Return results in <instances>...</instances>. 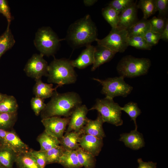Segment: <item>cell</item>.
Returning <instances> with one entry per match:
<instances>
[{
    "instance_id": "cell-1",
    "label": "cell",
    "mask_w": 168,
    "mask_h": 168,
    "mask_svg": "<svg viewBox=\"0 0 168 168\" xmlns=\"http://www.w3.org/2000/svg\"><path fill=\"white\" fill-rule=\"evenodd\" d=\"M51 97L41 112L42 119L55 116L70 117L82 103L79 94L74 91L60 93L56 91Z\"/></svg>"
},
{
    "instance_id": "cell-2",
    "label": "cell",
    "mask_w": 168,
    "mask_h": 168,
    "mask_svg": "<svg viewBox=\"0 0 168 168\" xmlns=\"http://www.w3.org/2000/svg\"><path fill=\"white\" fill-rule=\"evenodd\" d=\"M96 26L89 14L69 26L65 39L73 47L87 46L97 39Z\"/></svg>"
},
{
    "instance_id": "cell-3",
    "label": "cell",
    "mask_w": 168,
    "mask_h": 168,
    "mask_svg": "<svg viewBox=\"0 0 168 168\" xmlns=\"http://www.w3.org/2000/svg\"><path fill=\"white\" fill-rule=\"evenodd\" d=\"M48 82L61 86L74 83L77 75L70 60L66 58H54L48 67Z\"/></svg>"
},
{
    "instance_id": "cell-4",
    "label": "cell",
    "mask_w": 168,
    "mask_h": 168,
    "mask_svg": "<svg viewBox=\"0 0 168 168\" xmlns=\"http://www.w3.org/2000/svg\"><path fill=\"white\" fill-rule=\"evenodd\" d=\"M151 65L149 58H137L128 55L121 59L117 65L116 69L120 76L133 78L147 74Z\"/></svg>"
},
{
    "instance_id": "cell-5",
    "label": "cell",
    "mask_w": 168,
    "mask_h": 168,
    "mask_svg": "<svg viewBox=\"0 0 168 168\" xmlns=\"http://www.w3.org/2000/svg\"><path fill=\"white\" fill-rule=\"evenodd\" d=\"M121 107L113 99L105 97L96 99L95 104L89 111L96 110L100 115L104 123L118 126L123 124Z\"/></svg>"
},
{
    "instance_id": "cell-6",
    "label": "cell",
    "mask_w": 168,
    "mask_h": 168,
    "mask_svg": "<svg viewBox=\"0 0 168 168\" xmlns=\"http://www.w3.org/2000/svg\"><path fill=\"white\" fill-rule=\"evenodd\" d=\"M63 40L59 39L50 27H44L40 28L36 32L34 42L40 54L49 56L55 53L60 42Z\"/></svg>"
},
{
    "instance_id": "cell-7",
    "label": "cell",
    "mask_w": 168,
    "mask_h": 168,
    "mask_svg": "<svg viewBox=\"0 0 168 168\" xmlns=\"http://www.w3.org/2000/svg\"><path fill=\"white\" fill-rule=\"evenodd\" d=\"M122 76L110 77L105 80L93 78L102 86L101 92L105 97L113 99L116 96L127 97L132 92L133 87L126 83Z\"/></svg>"
},
{
    "instance_id": "cell-8",
    "label": "cell",
    "mask_w": 168,
    "mask_h": 168,
    "mask_svg": "<svg viewBox=\"0 0 168 168\" xmlns=\"http://www.w3.org/2000/svg\"><path fill=\"white\" fill-rule=\"evenodd\" d=\"M128 35L126 30L112 28L109 34L101 39L96 40L98 45L104 46L117 53H123L128 46Z\"/></svg>"
},
{
    "instance_id": "cell-9",
    "label": "cell",
    "mask_w": 168,
    "mask_h": 168,
    "mask_svg": "<svg viewBox=\"0 0 168 168\" xmlns=\"http://www.w3.org/2000/svg\"><path fill=\"white\" fill-rule=\"evenodd\" d=\"M43 56L41 54H35L29 60L24 69L27 76L35 80L41 79L43 76H48V65Z\"/></svg>"
},
{
    "instance_id": "cell-10",
    "label": "cell",
    "mask_w": 168,
    "mask_h": 168,
    "mask_svg": "<svg viewBox=\"0 0 168 168\" xmlns=\"http://www.w3.org/2000/svg\"><path fill=\"white\" fill-rule=\"evenodd\" d=\"M70 119V117L62 118L55 116L42 119L41 122L45 131L60 140L64 135Z\"/></svg>"
},
{
    "instance_id": "cell-11",
    "label": "cell",
    "mask_w": 168,
    "mask_h": 168,
    "mask_svg": "<svg viewBox=\"0 0 168 168\" xmlns=\"http://www.w3.org/2000/svg\"><path fill=\"white\" fill-rule=\"evenodd\" d=\"M88 111L89 109L85 105L76 108L70 116L66 132H78L82 130L88 119L86 116Z\"/></svg>"
},
{
    "instance_id": "cell-12",
    "label": "cell",
    "mask_w": 168,
    "mask_h": 168,
    "mask_svg": "<svg viewBox=\"0 0 168 168\" xmlns=\"http://www.w3.org/2000/svg\"><path fill=\"white\" fill-rule=\"evenodd\" d=\"M79 144L83 150L95 157L99 155L103 145L102 139L84 133L81 136Z\"/></svg>"
},
{
    "instance_id": "cell-13",
    "label": "cell",
    "mask_w": 168,
    "mask_h": 168,
    "mask_svg": "<svg viewBox=\"0 0 168 168\" xmlns=\"http://www.w3.org/2000/svg\"><path fill=\"white\" fill-rule=\"evenodd\" d=\"M138 9L136 1L120 12L117 28L127 30L137 22Z\"/></svg>"
},
{
    "instance_id": "cell-14",
    "label": "cell",
    "mask_w": 168,
    "mask_h": 168,
    "mask_svg": "<svg viewBox=\"0 0 168 168\" xmlns=\"http://www.w3.org/2000/svg\"><path fill=\"white\" fill-rule=\"evenodd\" d=\"M119 140L123 142L126 147L134 150H138L145 144L142 134L135 129L129 133L121 134Z\"/></svg>"
},
{
    "instance_id": "cell-15",
    "label": "cell",
    "mask_w": 168,
    "mask_h": 168,
    "mask_svg": "<svg viewBox=\"0 0 168 168\" xmlns=\"http://www.w3.org/2000/svg\"><path fill=\"white\" fill-rule=\"evenodd\" d=\"M95 50L96 47L93 45L90 44L86 46L76 59L70 60L71 65L74 68L79 69H83L92 65Z\"/></svg>"
},
{
    "instance_id": "cell-16",
    "label": "cell",
    "mask_w": 168,
    "mask_h": 168,
    "mask_svg": "<svg viewBox=\"0 0 168 168\" xmlns=\"http://www.w3.org/2000/svg\"><path fill=\"white\" fill-rule=\"evenodd\" d=\"M0 145L7 147L17 154L29 151L28 146L13 131H7L4 140Z\"/></svg>"
},
{
    "instance_id": "cell-17",
    "label": "cell",
    "mask_w": 168,
    "mask_h": 168,
    "mask_svg": "<svg viewBox=\"0 0 168 168\" xmlns=\"http://www.w3.org/2000/svg\"><path fill=\"white\" fill-rule=\"evenodd\" d=\"M104 123L100 115L98 113L97 118L95 120L88 119L86 123L82 129L84 133L103 139L105 137L103 128Z\"/></svg>"
},
{
    "instance_id": "cell-18",
    "label": "cell",
    "mask_w": 168,
    "mask_h": 168,
    "mask_svg": "<svg viewBox=\"0 0 168 168\" xmlns=\"http://www.w3.org/2000/svg\"><path fill=\"white\" fill-rule=\"evenodd\" d=\"M116 53L104 46L96 47L94 55V61L91 68L94 71L101 65L110 61Z\"/></svg>"
},
{
    "instance_id": "cell-19",
    "label": "cell",
    "mask_w": 168,
    "mask_h": 168,
    "mask_svg": "<svg viewBox=\"0 0 168 168\" xmlns=\"http://www.w3.org/2000/svg\"><path fill=\"white\" fill-rule=\"evenodd\" d=\"M83 133L82 129L78 132H66L60 140V145L65 150H76L80 147L79 142L80 137Z\"/></svg>"
},
{
    "instance_id": "cell-20",
    "label": "cell",
    "mask_w": 168,
    "mask_h": 168,
    "mask_svg": "<svg viewBox=\"0 0 168 168\" xmlns=\"http://www.w3.org/2000/svg\"><path fill=\"white\" fill-rule=\"evenodd\" d=\"M36 83L33 88V92L35 97L44 99L51 97L59 87L58 85L53 88L52 84L43 82L41 79L35 80Z\"/></svg>"
},
{
    "instance_id": "cell-21",
    "label": "cell",
    "mask_w": 168,
    "mask_h": 168,
    "mask_svg": "<svg viewBox=\"0 0 168 168\" xmlns=\"http://www.w3.org/2000/svg\"><path fill=\"white\" fill-rule=\"evenodd\" d=\"M58 164L65 168H81L76 150H65L61 157Z\"/></svg>"
},
{
    "instance_id": "cell-22",
    "label": "cell",
    "mask_w": 168,
    "mask_h": 168,
    "mask_svg": "<svg viewBox=\"0 0 168 168\" xmlns=\"http://www.w3.org/2000/svg\"><path fill=\"white\" fill-rule=\"evenodd\" d=\"M37 140L40 145L41 152H46L60 144V140L44 131L38 137Z\"/></svg>"
},
{
    "instance_id": "cell-23",
    "label": "cell",
    "mask_w": 168,
    "mask_h": 168,
    "mask_svg": "<svg viewBox=\"0 0 168 168\" xmlns=\"http://www.w3.org/2000/svg\"><path fill=\"white\" fill-rule=\"evenodd\" d=\"M15 162L19 168H40L30 151L17 154Z\"/></svg>"
},
{
    "instance_id": "cell-24",
    "label": "cell",
    "mask_w": 168,
    "mask_h": 168,
    "mask_svg": "<svg viewBox=\"0 0 168 168\" xmlns=\"http://www.w3.org/2000/svg\"><path fill=\"white\" fill-rule=\"evenodd\" d=\"M127 30L128 37L133 36L143 37L147 31L151 30L149 20L142 18L138 21Z\"/></svg>"
},
{
    "instance_id": "cell-25",
    "label": "cell",
    "mask_w": 168,
    "mask_h": 168,
    "mask_svg": "<svg viewBox=\"0 0 168 168\" xmlns=\"http://www.w3.org/2000/svg\"><path fill=\"white\" fill-rule=\"evenodd\" d=\"M17 155L10 148L0 145V165L6 168H12Z\"/></svg>"
},
{
    "instance_id": "cell-26",
    "label": "cell",
    "mask_w": 168,
    "mask_h": 168,
    "mask_svg": "<svg viewBox=\"0 0 168 168\" xmlns=\"http://www.w3.org/2000/svg\"><path fill=\"white\" fill-rule=\"evenodd\" d=\"M8 24L6 30L0 36V58L7 51L14 45L15 40Z\"/></svg>"
},
{
    "instance_id": "cell-27",
    "label": "cell",
    "mask_w": 168,
    "mask_h": 168,
    "mask_svg": "<svg viewBox=\"0 0 168 168\" xmlns=\"http://www.w3.org/2000/svg\"><path fill=\"white\" fill-rule=\"evenodd\" d=\"M79 161L85 168H95L96 160L95 157L85 151L80 147L76 150Z\"/></svg>"
},
{
    "instance_id": "cell-28",
    "label": "cell",
    "mask_w": 168,
    "mask_h": 168,
    "mask_svg": "<svg viewBox=\"0 0 168 168\" xmlns=\"http://www.w3.org/2000/svg\"><path fill=\"white\" fill-rule=\"evenodd\" d=\"M120 13L108 6L102 10V14L112 28H117Z\"/></svg>"
},
{
    "instance_id": "cell-29",
    "label": "cell",
    "mask_w": 168,
    "mask_h": 168,
    "mask_svg": "<svg viewBox=\"0 0 168 168\" xmlns=\"http://www.w3.org/2000/svg\"><path fill=\"white\" fill-rule=\"evenodd\" d=\"M18 108L16 100L12 96L6 95L0 103V113H15Z\"/></svg>"
},
{
    "instance_id": "cell-30",
    "label": "cell",
    "mask_w": 168,
    "mask_h": 168,
    "mask_svg": "<svg viewBox=\"0 0 168 168\" xmlns=\"http://www.w3.org/2000/svg\"><path fill=\"white\" fill-rule=\"evenodd\" d=\"M137 7L142 10L143 15L142 18L145 19H147L157 11L155 0H140Z\"/></svg>"
},
{
    "instance_id": "cell-31",
    "label": "cell",
    "mask_w": 168,
    "mask_h": 168,
    "mask_svg": "<svg viewBox=\"0 0 168 168\" xmlns=\"http://www.w3.org/2000/svg\"><path fill=\"white\" fill-rule=\"evenodd\" d=\"M121 110L126 112L133 120L135 125V129L137 130L138 126L136 119L141 113V110L138 107L137 103L130 101L121 107Z\"/></svg>"
},
{
    "instance_id": "cell-32",
    "label": "cell",
    "mask_w": 168,
    "mask_h": 168,
    "mask_svg": "<svg viewBox=\"0 0 168 168\" xmlns=\"http://www.w3.org/2000/svg\"><path fill=\"white\" fill-rule=\"evenodd\" d=\"M65 150L60 145L45 152L46 165L58 163L60 159Z\"/></svg>"
},
{
    "instance_id": "cell-33",
    "label": "cell",
    "mask_w": 168,
    "mask_h": 168,
    "mask_svg": "<svg viewBox=\"0 0 168 168\" xmlns=\"http://www.w3.org/2000/svg\"><path fill=\"white\" fill-rule=\"evenodd\" d=\"M16 117V112L0 113V129L6 130L11 127L15 121Z\"/></svg>"
},
{
    "instance_id": "cell-34",
    "label": "cell",
    "mask_w": 168,
    "mask_h": 168,
    "mask_svg": "<svg viewBox=\"0 0 168 168\" xmlns=\"http://www.w3.org/2000/svg\"><path fill=\"white\" fill-rule=\"evenodd\" d=\"M128 46H131L137 49L150 50L152 47L147 42L144 37L141 36H133L128 37Z\"/></svg>"
},
{
    "instance_id": "cell-35",
    "label": "cell",
    "mask_w": 168,
    "mask_h": 168,
    "mask_svg": "<svg viewBox=\"0 0 168 168\" xmlns=\"http://www.w3.org/2000/svg\"><path fill=\"white\" fill-rule=\"evenodd\" d=\"M168 20L166 18L154 16L149 20L151 26V30L161 34Z\"/></svg>"
},
{
    "instance_id": "cell-36",
    "label": "cell",
    "mask_w": 168,
    "mask_h": 168,
    "mask_svg": "<svg viewBox=\"0 0 168 168\" xmlns=\"http://www.w3.org/2000/svg\"><path fill=\"white\" fill-rule=\"evenodd\" d=\"M134 2L133 0H113L109 2L108 6L120 13Z\"/></svg>"
},
{
    "instance_id": "cell-37",
    "label": "cell",
    "mask_w": 168,
    "mask_h": 168,
    "mask_svg": "<svg viewBox=\"0 0 168 168\" xmlns=\"http://www.w3.org/2000/svg\"><path fill=\"white\" fill-rule=\"evenodd\" d=\"M30 105L35 114L38 116L44 108L46 104L44 103V99L35 97L31 98Z\"/></svg>"
},
{
    "instance_id": "cell-38",
    "label": "cell",
    "mask_w": 168,
    "mask_h": 168,
    "mask_svg": "<svg viewBox=\"0 0 168 168\" xmlns=\"http://www.w3.org/2000/svg\"><path fill=\"white\" fill-rule=\"evenodd\" d=\"M157 11L158 12V17L166 18L168 12V0H155Z\"/></svg>"
},
{
    "instance_id": "cell-39",
    "label": "cell",
    "mask_w": 168,
    "mask_h": 168,
    "mask_svg": "<svg viewBox=\"0 0 168 168\" xmlns=\"http://www.w3.org/2000/svg\"><path fill=\"white\" fill-rule=\"evenodd\" d=\"M143 37L147 43L152 47L158 44L161 39V34L150 30L145 34Z\"/></svg>"
},
{
    "instance_id": "cell-40",
    "label": "cell",
    "mask_w": 168,
    "mask_h": 168,
    "mask_svg": "<svg viewBox=\"0 0 168 168\" xmlns=\"http://www.w3.org/2000/svg\"><path fill=\"white\" fill-rule=\"evenodd\" d=\"M30 151L35 157L40 168H44L46 165L45 152L33 150Z\"/></svg>"
},
{
    "instance_id": "cell-41",
    "label": "cell",
    "mask_w": 168,
    "mask_h": 168,
    "mask_svg": "<svg viewBox=\"0 0 168 168\" xmlns=\"http://www.w3.org/2000/svg\"><path fill=\"white\" fill-rule=\"evenodd\" d=\"M0 10L1 13L6 17L8 24L10 25L12 20V16L10 9L7 2L5 0H0Z\"/></svg>"
},
{
    "instance_id": "cell-42",
    "label": "cell",
    "mask_w": 168,
    "mask_h": 168,
    "mask_svg": "<svg viewBox=\"0 0 168 168\" xmlns=\"http://www.w3.org/2000/svg\"><path fill=\"white\" fill-rule=\"evenodd\" d=\"M139 166L138 168H156L157 163L152 161L144 162L141 158L137 160Z\"/></svg>"
},
{
    "instance_id": "cell-43",
    "label": "cell",
    "mask_w": 168,
    "mask_h": 168,
    "mask_svg": "<svg viewBox=\"0 0 168 168\" xmlns=\"http://www.w3.org/2000/svg\"><path fill=\"white\" fill-rule=\"evenodd\" d=\"M161 39L167 41L168 40V20L167 21L165 26L161 33Z\"/></svg>"
},
{
    "instance_id": "cell-44",
    "label": "cell",
    "mask_w": 168,
    "mask_h": 168,
    "mask_svg": "<svg viewBox=\"0 0 168 168\" xmlns=\"http://www.w3.org/2000/svg\"><path fill=\"white\" fill-rule=\"evenodd\" d=\"M97 1L96 0H84L83 2L86 6L89 7L93 5Z\"/></svg>"
},
{
    "instance_id": "cell-45",
    "label": "cell",
    "mask_w": 168,
    "mask_h": 168,
    "mask_svg": "<svg viewBox=\"0 0 168 168\" xmlns=\"http://www.w3.org/2000/svg\"><path fill=\"white\" fill-rule=\"evenodd\" d=\"M6 95V94H2L0 93V103L3 100L4 98Z\"/></svg>"
},
{
    "instance_id": "cell-46",
    "label": "cell",
    "mask_w": 168,
    "mask_h": 168,
    "mask_svg": "<svg viewBox=\"0 0 168 168\" xmlns=\"http://www.w3.org/2000/svg\"><path fill=\"white\" fill-rule=\"evenodd\" d=\"M0 168H6L0 165Z\"/></svg>"
},
{
    "instance_id": "cell-47",
    "label": "cell",
    "mask_w": 168,
    "mask_h": 168,
    "mask_svg": "<svg viewBox=\"0 0 168 168\" xmlns=\"http://www.w3.org/2000/svg\"><path fill=\"white\" fill-rule=\"evenodd\" d=\"M0 13H1V12L0 10Z\"/></svg>"
}]
</instances>
